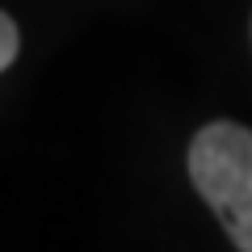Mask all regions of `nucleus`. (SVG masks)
<instances>
[{
  "mask_svg": "<svg viewBox=\"0 0 252 252\" xmlns=\"http://www.w3.org/2000/svg\"><path fill=\"white\" fill-rule=\"evenodd\" d=\"M189 181L240 252H252V130L210 122L189 143Z\"/></svg>",
  "mask_w": 252,
  "mask_h": 252,
  "instance_id": "1",
  "label": "nucleus"
},
{
  "mask_svg": "<svg viewBox=\"0 0 252 252\" xmlns=\"http://www.w3.org/2000/svg\"><path fill=\"white\" fill-rule=\"evenodd\" d=\"M17 21L9 17V13H4V17H0V67H13V59H17Z\"/></svg>",
  "mask_w": 252,
  "mask_h": 252,
  "instance_id": "2",
  "label": "nucleus"
},
{
  "mask_svg": "<svg viewBox=\"0 0 252 252\" xmlns=\"http://www.w3.org/2000/svg\"><path fill=\"white\" fill-rule=\"evenodd\" d=\"M248 30H252V26H248Z\"/></svg>",
  "mask_w": 252,
  "mask_h": 252,
  "instance_id": "3",
  "label": "nucleus"
}]
</instances>
